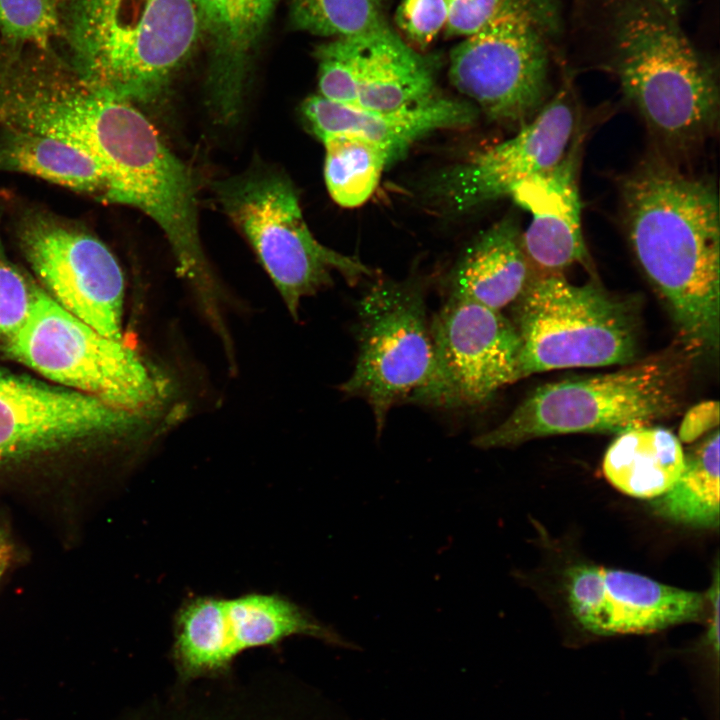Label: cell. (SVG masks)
I'll return each instance as SVG.
<instances>
[{
  "label": "cell",
  "mask_w": 720,
  "mask_h": 720,
  "mask_svg": "<svg viewBox=\"0 0 720 720\" xmlns=\"http://www.w3.org/2000/svg\"><path fill=\"white\" fill-rule=\"evenodd\" d=\"M579 154L580 141L574 137L556 166L523 182L510 195L531 215L521 232L522 248L529 264L544 274L585 264L588 258L577 184Z\"/></svg>",
  "instance_id": "e0dca14e"
},
{
  "label": "cell",
  "mask_w": 720,
  "mask_h": 720,
  "mask_svg": "<svg viewBox=\"0 0 720 720\" xmlns=\"http://www.w3.org/2000/svg\"><path fill=\"white\" fill-rule=\"evenodd\" d=\"M671 16H678L683 0H652Z\"/></svg>",
  "instance_id": "836d02e7"
},
{
  "label": "cell",
  "mask_w": 720,
  "mask_h": 720,
  "mask_svg": "<svg viewBox=\"0 0 720 720\" xmlns=\"http://www.w3.org/2000/svg\"><path fill=\"white\" fill-rule=\"evenodd\" d=\"M436 376L427 406L487 403L519 380L520 339L501 311L449 296L431 319Z\"/></svg>",
  "instance_id": "4fadbf2b"
},
{
  "label": "cell",
  "mask_w": 720,
  "mask_h": 720,
  "mask_svg": "<svg viewBox=\"0 0 720 720\" xmlns=\"http://www.w3.org/2000/svg\"><path fill=\"white\" fill-rule=\"evenodd\" d=\"M575 128L571 94L567 88L559 90L514 136L434 176L428 196L439 208L456 214L510 196L520 184L562 160Z\"/></svg>",
  "instance_id": "5bb4252c"
},
{
  "label": "cell",
  "mask_w": 720,
  "mask_h": 720,
  "mask_svg": "<svg viewBox=\"0 0 720 720\" xmlns=\"http://www.w3.org/2000/svg\"><path fill=\"white\" fill-rule=\"evenodd\" d=\"M222 678L177 683L129 720H293L280 681Z\"/></svg>",
  "instance_id": "ffe728a7"
},
{
  "label": "cell",
  "mask_w": 720,
  "mask_h": 720,
  "mask_svg": "<svg viewBox=\"0 0 720 720\" xmlns=\"http://www.w3.org/2000/svg\"><path fill=\"white\" fill-rule=\"evenodd\" d=\"M446 20L445 0H402L395 14L404 36L419 47L428 46L444 29Z\"/></svg>",
  "instance_id": "f1b7e54d"
},
{
  "label": "cell",
  "mask_w": 720,
  "mask_h": 720,
  "mask_svg": "<svg viewBox=\"0 0 720 720\" xmlns=\"http://www.w3.org/2000/svg\"><path fill=\"white\" fill-rule=\"evenodd\" d=\"M708 599L712 605V617L707 632V639L716 655L719 649V571H715L713 584L708 592Z\"/></svg>",
  "instance_id": "1f68e13d"
},
{
  "label": "cell",
  "mask_w": 720,
  "mask_h": 720,
  "mask_svg": "<svg viewBox=\"0 0 720 720\" xmlns=\"http://www.w3.org/2000/svg\"><path fill=\"white\" fill-rule=\"evenodd\" d=\"M278 0H193L205 47L207 105L231 124L242 110L248 79Z\"/></svg>",
  "instance_id": "2e32d148"
},
{
  "label": "cell",
  "mask_w": 720,
  "mask_h": 720,
  "mask_svg": "<svg viewBox=\"0 0 720 720\" xmlns=\"http://www.w3.org/2000/svg\"><path fill=\"white\" fill-rule=\"evenodd\" d=\"M59 32L58 0H0V37L5 42L51 48Z\"/></svg>",
  "instance_id": "4316f807"
},
{
  "label": "cell",
  "mask_w": 720,
  "mask_h": 720,
  "mask_svg": "<svg viewBox=\"0 0 720 720\" xmlns=\"http://www.w3.org/2000/svg\"><path fill=\"white\" fill-rule=\"evenodd\" d=\"M652 0H630L614 25V70L626 99L670 147L690 148L719 119V89L711 67Z\"/></svg>",
  "instance_id": "3957f363"
},
{
  "label": "cell",
  "mask_w": 720,
  "mask_h": 720,
  "mask_svg": "<svg viewBox=\"0 0 720 720\" xmlns=\"http://www.w3.org/2000/svg\"><path fill=\"white\" fill-rule=\"evenodd\" d=\"M151 417L0 372V472L137 442Z\"/></svg>",
  "instance_id": "30bf717a"
},
{
  "label": "cell",
  "mask_w": 720,
  "mask_h": 720,
  "mask_svg": "<svg viewBox=\"0 0 720 720\" xmlns=\"http://www.w3.org/2000/svg\"><path fill=\"white\" fill-rule=\"evenodd\" d=\"M446 36L468 37L480 30L494 15L501 0H445Z\"/></svg>",
  "instance_id": "f546056e"
},
{
  "label": "cell",
  "mask_w": 720,
  "mask_h": 720,
  "mask_svg": "<svg viewBox=\"0 0 720 720\" xmlns=\"http://www.w3.org/2000/svg\"><path fill=\"white\" fill-rule=\"evenodd\" d=\"M718 423V402H703L687 412L679 430V437L684 443L693 442L704 433L711 431L713 428H717Z\"/></svg>",
  "instance_id": "4dcf8cb0"
},
{
  "label": "cell",
  "mask_w": 720,
  "mask_h": 720,
  "mask_svg": "<svg viewBox=\"0 0 720 720\" xmlns=\"http://www.w3.org/2000/svg\"><path fill=\"white\" fill-rule=\"evenodd\" d=\"M566 578L571 612L593 634L659 631L698 620L704 609L701 594L633 572L583 564L571 567Z\"/></svg>",
  "instance_id": "9a60e30c"
},
{
  "label": "cell",
  "mask_w": 720,
  "mask_h": 720,
  "mask_svg": "<svg viewBox=\"0 0 720 720\" xmlns=\"http://www.w3.org/2000/svg\"><path fill=\"white\" fill-rule=\"evenodd\" d=\"M684 463L683 449L673 433L644 426L618 434L605 454L603 471L618 490L648 499L667 492Z\"/></svg>",
  "instance_id": "7402d4cb"
},
{
  "label": "cell",
  "mask_w": 720,
  "mask_h": 720,
  "mask_svg": "<svg viewBox=\"0 0 720 720\" xmlns=\"http://www.w3.org/2000/svg\"><path fill=\"white\" fill-rule=\"evenodd\" d=\"M1 219L0 213V348L26 320L38 288L7 255Z\"/></svg>",
  "instance_id": "83f0119b"
},
{
  "label": "cell",
  "mask_w": 720,
  "mask_h": 720,
  "mask_svg": "<svg viewBox=\"0 0 720 720\" xmlns=\"http://www.w3.org/2000/svg\"><path fill=\"white\" fill-rule=\"evenodd\" d=\"M519 377L555 369L625 365L638 348L630 303L595 282L576 285L560 273L529 279L514 302Z\"/></svg>",
  "instance_id": "8992f818"
},
{
  "label": "cell",
  "mask_w": 720,
  "mask_h": 720,
  "mask_svg": "<svg viewBox=\"0 0 720 720\" xmlns=\"http://www.w3.org/2000/svg\"><path fill=\"white\" fill-rule=\"evenodd\" d=\"M15 232L45 292L101 334L122 341L124 277L110 249L79 225L40 210L23 214Z\"/></svg>",
  "instance_id": "7c38bea8"
},
{
  "label": "cell",
  "mask_w": 720,
  "mask_h": 720,
  "mask_svg": "<svg viewBox=\"0 0 720 720\" xmlns=\"http://www.w3.org/2000/svg\"><path fill=\"white\" fill-rule=\"evenodd\" d=\"M351 40L354 86L350 107L392 111L436 94L431 65L390 28Z\"/></svg>",
  "instance_id": "d6986e66"
},
{
  "label": "cell",
  "mask_w": 720,
  "mask_h": 720,
  "mask_svg": "<svg viewBox=\"0 0 720 720\" xmlns=\"http://www.w3.org/2000/svg\"><path fill=\"white\" fill-rule=\"evenodd\" d=\"M0 171L38 177L108 203L109 184L101 167L50 136L0 127Z\"/></svg>",
  "instance_id": "603a6c76"
},
{
  "label": "cell",
  "mask_w": 720,
  "mask_h": 720,
  "mask_svg": "<svg viewBox=\"0 0 720 720\" xmlns=\"http://www.w3.org/2000/svg\"><path fill=\"white\" fill-rule=\"evenodd\" d=\"M293 636L353 647L279 593L250 592L232 598L192 595L182 601L173 617L170 657L177 682L228 676L243 652L275 647Z\"/></svg>",
  "instance_id": "8fae6325"
},
{
  "label": "cell",
  "mask_w": 720,
  "mask_h": 720,
  "mask_svg": "<svg viewBox=\"0 0 720 720\" xmlns=\"http://www.w3.org/2000/svg\"><path fill=\"white\" fill-rule=\"evenodd\" d=\"M654 511L694 527L719 525V432L710 433L687 457L673 486L652 502Z\"/></svg>",
  "instance_id": "cb8c5ba5"
},
{
  "label": "cell",
  "mask_w": 720,
  "mask_h": 720,
  "mask_svg": "<svg viewBox=\"0 0 720 720\" xmlns=\"http://www.w3.org/2000/svg\"><path fill=\"white\" fill-rule=\"evenodd\" d=\"M321 142L325 147L324 179L329 195L341 207L361 206L374 193L389 165L386 153L350 135H332Z\"/></svg>",
  "instance_id": "d4e9b609"
},
{
  "label": "cell",
  "mask_w": 720,
  "mask_h": 720,
  "mask_svg": "<svg viewBox=\"0 0 720 720\" xmlns=\"http://www.w3.org/2000/svg\"><path fill=\"white\" fill-rule=\"evenodd\" d=\"M557 24L554 0H501L451 51L450 82L488 119L523 125L543 106Z\"/></svg>",
  "instance_id": "ba28073f"
},
{
  "label": "cell",
  "mask_w": 720,
  "mask_h": 720,
  "mask_svg": "<svg viewBox=\"0 0 720 720\" xmlns=\"http://www.w3.org/2000/svg\"><path fill=\"white\" fill-rule=\"evenodd\" d=\"M529 268L518 224L503 218L462 252L449 277V296L501 311L525 289Z\"/></svg>",
  "instance_id": "44dd1931"
},
{
  "label": "cell",
  "mask_w": 720,
  "mask_h": 720,
  "mask_svg": "<svg viewBox=\"0 0 720 720\" xmlns=\"http://www.w3.org/2000/svg\"><path fill=\"white\" fill-rule=\"evenodd\" d=\"M214 191L294 319L302 299L332 284L334 271L351 285L374 275L359 260L324 246L313 236L293 184L279 171L253 168L215 182Z\"/></svg>",
  "instance_id": "52a82bcc"
},
{
  "label": "cell",
  "mask_w": 720,
  "mask_h": 720,
  "mask_svg": "<svg viewBox=\"0 0 720 720\" xmlns=\"http://www.w3.org/2000/svg\"><path fill=\"white\" fill-rule=\"evenodd\" d=\"M10 560V547L0 531V577L7 568Z\"/></svg>",
  "instance_id": "d6a6232c"
},
{
  "label": "cell",
  "mask_w": 720,
  "mask_h": 720,
  "mask_svg": "<svg viewBox=\"0 0 720 720\" xmlns=\"http://www.w3.org/2000/svg\"><path fill=\"white\" fill-rule=\"evenodd\" d=\"M477 112L470 102L436 94L418 104L392 111L362 110L319 94L309 96L301 105L306 127L320 141L339 134L359 137L382 149L389 164L433 132L471 125Z\"/></svg>",
  "instance_id": "ac0fdd59"
},
{
  "label": "cell",
  "mask_w": 720,
  "mask_h": 720,
  "mask_svg": "<svg viewBox=\"0 0 720 720\" xmlns=\"http://www.w3.org/2000/svg\"><path fill=\"white\" fill-rule=\"evenodd\" d=\"M1 350L58 386L132 413L157 416L169 395L163 376L123 340L101 334L39 286Z\"/></svg>",
  "instance_id": "5b68a950"
},
{
  "label": "cell",
  "mask_w": 720,
  "mask_h": 720,
  "mask_svg": "<svg viewBox=\"0 0 720 720\" xmlns=\"http://www.w3.org/2000/svg\"><path fill=\"white\" fill-rule=\"evenodd\" d=\"M690 354L681 346L613 372L540 386L473 444L482 449L512 447L549 435L620 434L650 426L680 408Z\"/></svg>",
  "instance_id": "277c9868"
},
{
  "label": "cell",
  "mask_w": 720,
  "mask_h": 720,
  "mask_svg": "<svg viewBox=\"0 0 720 720\" xmlns=\"http://www.w3.org/2000/svg\"><path fill=\"white\" fill-rule=\"evenodd\" d=\"M632 251L663 296L689 353L716 350L720 316V222L711 181L662 156L640 162L620 183Z\"/></svg>",
  "instance_id": "6da1fadb"
},
{
  "label": "cell",
  "mask_w": 720,
  "mask_h": 720,
  "mask_svg": "<svg viewBox=\"0 0 720 720\" xmlns=\"http://www.w3.org/2000/svg\"><path fill=\"white\" fill-rule=\"evenodd\" d=\"M289 23L294 30L333 38H361L389 28L379 0H290Z\"/></svg>",
  "instance_id": "484cf974"
},
{
  "label": "cell",
  "mask_w": 720,
  "mask_h": 720,
  "mask_svg": "<svg viewBox=\"0 0 720 720\" xmlns=\"http://www.w3.org/2000/svg\"><path fill=\"white\" fill-rule=\"evenodd\" d=\"M55 50L91 88L152 103L200 44L193 0H58Z\"/></svg>",
  "instance_id": "7a4b0ae2"
},
{
  "label": "cell",
  "mask_w": 720,
  "mask_h": 720,
  "mask_svg": "<svg viewBox=\"0 0 720 720\" xmlns=\"http://www.w3.org/2000/svg\"><path fill=\"white\" fill-rule=\"evenodd\" d=\"M358 355L343 393L370 406L380 434L392 407L426 405L436 361L424 286L416 280L376 281L357 304Z\"/></svg>",
  "instance_id": "9c48e42d"
}]
</instances>
